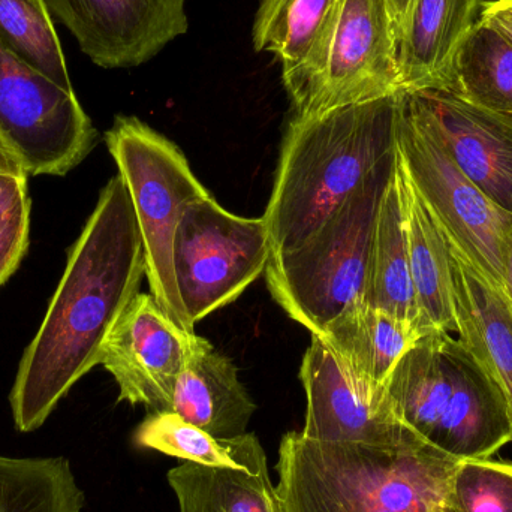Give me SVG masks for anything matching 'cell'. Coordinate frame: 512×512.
<instances>
[{"label": "cell", "instance_id": "cell-1", "mask_svg": "<svg viewBox=\"0 0 512 512\" xmlns=\"http://www.w3.org/2000/svg\"><path fill=\"white\" fill-rule=\"evenodd\" d=\"M146 277L143 239L117 174L69 252L65 273L9 394L15 429L42 427L71 388L101 364L102 346Z\"/></svg>", "mask_w": 512, "mask_h": 512}, {"label": "cell", "instance_id": "cell-2", "mask_svg": "<svg viewBox=\"0 0 512 512\" xmlns=\"http://www.w3.org/2000/svg\"><path fill=\"white\" fill-rule=\"evenodd\" d=\"M397 95L295 116L264 219L271 255L291 251L396 150Z\"/></svg>", "mask_w": 512, "mask_h": 512}, {"label": "cell", "instance_id": "cell-3", "mask_svg": "<svg viewBox=\"0 0 512 512\" xmlns=\"http://www.w3.org/2000/svg\"><path fill=\"white\" fill-rule=\"evenodd\" d=\"M459 462L429 444L319 442L288 432L277 456V493L285 512H459Z\"/></svg>", "mask_w": 512, "mask_h": 512}, {"label": "cell", "instance_id": "cell-4", "mask_svg": "<svg viewBox=\"0 0 512 512\" xmlns=\"http://www.w3.org/2000/svg\"><path fill=\"white\" fill-rule=\"evenodd\" d=\"M385 387L400 417L454 459H489L512 442L504 393L454 334H424Z\"/></svg>", "mask_w": 512, "mask_h": 512}, {"label": "cell", "instance_id": "cell-5", "mask_svg": "<svg viewBox=\"0 0 512 512\" xmlns=\"http://www.w3.org/2000/svg\"><path fill=\"white\" fill-rule=\"evenodd\" d=\"M394 167L396 150L301 245L271 255L265 276L274 301L312 334L363 301L379 204Z\"/></svg>", "mask_w": 512, "mask_h": 512}, {"label": "cell", "instance_id": "cell-6", "mask_svg": "<svg viewBox=\"0 0 512 512\" xmlns=\"http://www.w3.org/2000/svg\"><path fill=\"white\" fill-rule=\"evenodd\" d=\"M396 150L406 176L448 242L502 294L512 246V215L460 170L411 92L397 93Z\"/></svg>", "mask_w": 512, "mask_h": 512}, {"label": "cell", "instance_id": "cell-7", "mask_svg": "<svg viewBox=\"0 0 512 512\" xmlns=\"http://www.w3.org/2000/svg\"><path fill=\"white\" fill-rule=\"evenodd\" d=\"M105 143L119 168L143 239L150 294L188 331L173 249L177 228L189 204L209 197L182 150L137 117L117 116Z\"/></svg>", "mask_w": 512, "mask_h": 512}, {"label": "cell", "instance_id": "cell-8", "mask_svg": "<svg viewBox=\"0 0 512 512\" xmlns=\"http://www.w3.org/2000/svg\"><path fill=\"white\" fill-rule=\"evenodd\" d=\"M271 258L264 219H249L219 206L212 195L189 204L177 228L173 261L180 300L195 327L236 301Z\"/></svg>", "mask_w": 512, "mask_h": 512}, {"label": "cell", "instance_id": "cell-9", "mask_svg": "<svg viewBox=\"0 0 512 512\" xmlns=\"http://www.w3.org/2000/svg\"><path fill=\"white\" fill-rule=\"evenodd\" d=\"M0 137L29 176H66L92 152L98 132L74 92L0 44Z\"/></svg>", "mask_w": 512, "mask_h": 512}, {"label": "cell", "instance_id": "cell-10", "mask_svg": "<svg viewBox=\"0 0 512 512\" xmlns=\"http://www.w3.org/2000/svg\"><path fill=\"white\" fill-rule=\"evenodd\" d=\"M209 345L180 327L152 294L138 292L108 333L101 364L119 385V402L170 411L180 373Z\"/></svg>", "mask_w": 512, "mask_h": 512}, {"label": "cell", "instance_id": "cell-11", "mask_svg": "<svg viewBox=\"0 0 512 512\" xmlns=\"http://www.w3.org/2000/svg\"><path fill=\"white\" fill-rule=\"evenodd\" d=\"M300 379L307 397L306 424L301 430L306 438L379 447L427 444L400 417L387 387L355 378L313 334L301 361Z\"/></svg>", "mask_w": 512, "mask_h": 512}, {"label": "cell", "instance_id": "cell-12", "mask_svg": "<svg viewBox=\"0 0 512 512\" xmlns=\"http://www.w3.org/2000/svg\"><path fill=\"white\" fill-rule=\"evenodd\" d=\"M400 90L387 0H340L324 75L306 110L295 116H315Z\"/></svg>", "mask_w": 512, "mask_h": 512}, {"label": "cell", "instance_id": "cell-13", "mask_svg": "<svg viewBox=\"0 0 512 512\" xmlns=\"http://www.w3.org/2000/svg\"><path fill=\"white\" fill-rule=\"evenodd\" d=\"M102 68H134L188 32L186 0H45Z\"/></svg>", "mask_w": 512, "mask_h": 512}, {"label": "cell", "instance_id": "cell-14", "mask_svg": "<svg viewBox=\"0 0 512 512\" xmlns=\"http://www.w3.org/2000/svg\"><path fill=\"white\" fill-rule=\"evenodd\" d=\"M469 180L512 215V114L487 110L448 90H412Z\"/></svg>", "mask_w": 512, "mask_h": 512}, {"label": "cell", "instance_id": "cell-15", "mask_svg": "<svg viewBox=\"0 0 512 512\" xmlns=\"http://www.w3.org/2000/svg\"><path fill=\"white\" fill-rule=\"evenodd\" d=\"M481 5V0H411L397 39L400 92L453 90L456 57L480 20Z\"/></svg>", "mask_w": 512, "mask_h": 512}, {"label": "cell", "instance_id": "cell-16", "mask_svg": "<svg viewBox=\"0 0 512 512\" xmlns=\"http://www.w3.org/2000/svg\"><path fill=\"white\" fill-rule=\"evenodd\" d=\"M447 243L456 336L501 388L512 415V307L456 246Z\"/></svg>", "mask_w": 512, "mask_h": 512}, {"label": "cell", "instance_id": "cell-17", "mask_svg": "<svg viewBox=\"0 0 512 512\" xmlns=\"http://www.w3.org/2000/svg\"><path fill=\"white\" fill-rule=\"evenodd\" d=\"M168 412L215 438L234 439L248 433L256 403L233 361L210 343L180 373Z\"/></svg>", "mask_w": 512, "mask_h": 512}, {"label": "cell", "instance_id": "cell-18", "mask_svg": "<svg viewBox=\"0 0 512 512\" xmlns=\"http://www.w3.org/2000/svg\"><path fill=\"white\" fill-rule=\"evenodd\" d=\"M424 334L412 322L358 301L313 336L319 337L355 378L385 387L394 367Z\"/></svg>", "mask_w": 512, "mask_h": 512}, {"label": "cell", "instance_id": "cell-19", "mask_svg": "<svg viewBox=\"0 0 512 512\" xmlns=\"http://www.w3.org/2000/svg\"><path fill=\"white\" fill-rule=\"evenodd\" d=\"M340 0H291L256 51H271L282 62L283 84L303 113L324 75Z\"/></svg>", "mask_w": 512, "mask_h": 512}, {"label": "cell", "instance_id": "cell-20", "mask_svg": "<svg viewBox=\"0 0 512 512\" xmlns=\"http://www.w3.org/2000/svg\"><path fill=\"white\" fill-rule=\"evenodd\" d=\"M396 162L405 210L409 265L421 321L427 331L456 334L447 239L406 176L397 150Z\"/></svg>", "mask_w": 512, "mask_h": 512}, {"label": "cell", "instance_id": "cell-21", "mask_svg": "<svg viewBox=\"0 0 512 512\" xmlns=\"http://www.w3.org/2000/svg\"><path fill=\"white\" fill-rule=\"evenodd\" d=\"M363 303L406 319L423 333H430L421 321L412 283L397 162L379 204Z\"/></svg>", "mask_w": 512, "mask_h": 512}, {"label": "cell", "instance_id": "cell-22", "mask_svg": "<svg viewBox=\"0 0 512 512\" xmlns=\"http://www.w3.org/2000/svg\"><path fill=\"white\" fill-rule=\"evenodd\" d=\"M167 480L179 512H285L268 466L249 471L183 462Z\"/></svg>", "mask_w": 512, "mask_h": 512}, {"label": "cell", "instance_id": "cell-23", "mask_svg": "<svg viewBox=\"0 0 512 512\" xmlns=\"http://www.w3.org/2000/svg\"><path fill=\"white\" fill-rule=\"evenodd\" d=\"M134 442L137 447L212 468L255 471L267 466L264 448L255 433L234 439L215 438L174 412H150L138 426Z\"/></svg>", "mask_w": 512, "mask_h": 512}, {"label": "cell", "instance_id": "cell-24", "mask_svg": "<svg viewBox=\"0 0 512 512\" xmlns=\"http://www.w3.org/2000/svg\"><path fill=\"white\" fill-rule=\"evenodd\" d=\"M84 499L66 457L0 456V512H81Z\"/></svg>", "mask_w": 512, "mask_h": 512}, {"label": "cell", "instance_id": "cell-25", "mask_svg": "<svg viewBox=\"0 0 512 512\" xmlns=\"http://www.w3.org/2000/svg\"><path fill=\"white\" fill-rule=\"evenodd\" d=\"M451 92L487 110L512 114V44L478 20L454 65Z\"/></svg>", "mask_w": 512, "mask_h": 512}, {"label": "cell", "instance_id": "cell-26", "mask_svg": "<svg viewBox=\"0 0 512 512\" xmlns=\"http://www.w3.org/2000/svg\"><path fill=\"white\" fill-rule=\"evenodd\" d=\"M0 44L24 65L74 92L45 0H0Z\"/></svg>", "mask_w": 512, "mask_h": 512}, {"label": "cell", "instance_id": "cell-27", "mask_svg": "<svg viewBox=\"0 0 512 512\" xmlns=\"http://www.w3.org/2000/svg\"><path fill=\"white\" fill-rule=\"evenodd\" d=\"M459 512H512V462L460 460L453 475Z\"/></svg>", "mask_w": 512, "mask_h": 512}, {"label": "cell", "instance_id": "cell-28", "mask_svg": "<svg viewBox=\"0 0 512 512\" xmlns=\"http://www.w3.org/2000/svg\"><path fill=\"white\" fill-rule=\"evenodd\" d=\"M29 173L0 137V234L20 219L30 218Z\"/></svg>", "mask_w": 512, "mask_h": 512}, {"label": "cell", "instance_id": "cell-29", "mask_svg": "<svg viewBox=\"0 0 512 512\" xmlns=\"http://www.w3.org/2000/svg\"><path fill=\"white\" fill-rule=\"evenodd\" d=\"M30 218L20 219L0 234V286L20 265L29 246Z\"/></svg>", "mask_w": 512, "mask_h": 512}, {"label": "cell", "instance_id": "cell-30", "mask_svg": "<svg viewBox=\"0 0 512 512\" xmlns=\"http://www.w3.org/2000/svg\"><path fill=\"white\" fill-rule=\"evenodd\" d=\"M480 20L498 30L512 44V0L483 3Z\"/></svg>", "mask_w": 512, "mask_h": 512}, {"label": "cell", "instance_id": "cell-31", "mask_svg": "<svg viewBox=\"0 0 512 512\" xmlns=\"http://www.w3.org/2000/svg\"><path fill=\"white\" fill-rule=\"evenodd\" d=\"M291 0H261L254 24V47L265 38Z\"/></svg>", "mask_w": 512, "mask_h": 512}, {"label": "cell", "instance_id": "cell-32", "mask_svg": "<svg viewBox=\"0 0 512 512\" xmlns=\"http://www.w3.org/2000/svg\"><path fill=\"white\" fill-rule=\"evenodd\" d=\"M411 0H387L388 11H390L391 24H393L394 36L399 39L400 30H402L403 21H405L406 12H408Z\"/></svg>", "mask_w": 512, "mask_h": 512}, {"label": "cell", "instance_id": "cell-33", "mask_svg": "<svg viewBox=\"0 0 512 512\" xmlns=\"http://www.w3.org/2000/svg\"><path fill=\"white\" fill-rule=\"evenodd\" d=\"M502 295L505 300L512 307V246L510 249V255H508L507 271H505L504 288H502Z\"/></svg>", "mask_w": 512, "mask_h": 512}]
</instances>
